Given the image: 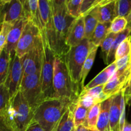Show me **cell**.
I'll return each instance as SVG.
<instances>
[{"mask_svg":"<svg viewBox=\"0 0 131 131\" xmlns=\"http://www.w3.org/2000/svg\"><path fill=\"white\" fill-rule=\"evenodd\" d=\"M23 75V57L19 58L15 55L12 60L8 74L5 83L10 93V99L12 98L19 90Z\"/></svg>","mask_w":131,"mask_h":131,"instance_id":"8fae6325","label":"cell"},{"mask_svg":"<svg viewBox=\"0 0 131 131\" xmlns=\"http://www.w3.org/2000/svg\"><path fill=\"white\" fill-rule=\"evenodd\" d=\"M89 131H97V130H90V129H89Z\"/></svg>","mask_w":131,"mask_h":131,"instance_id":"ee69618b","label":"cell"},{"mask_svg":"<svg viewBox=\"0 0 131 131\" xmlns=\"http://www.w3.org/2000/svg\"><path fill=\"white\" fill-rule=\"evenodd\" d=\"M75 131H89V129L84 125H79L78 127L75 128Z\"/></svg>","mask_w":131,"mask_h":131,"instance_id":"ab89813d","label":"cell"},{"mask_svg":"<svg viewBox=\"0 0 131 131\" xmlns=\"http://www.w3.org/2000/svg\"><path fill=\"white\" fill-rule=\"evenodd\" d=\"M116 36H117V34L113 33H109L101 45L102 59L106 65L107 63V56L110 53V49H111V46H112L113 43Z\"/></svg>","mask_w":131,"mask_h":131,"instance_id":"83f0119b","label":"cell"},{"mask_svg":"<svg viewBox=\"0 0 131 131\" xmlns=\"http://www.w3.org/2000/svg\"><path fill=\"white\" fill-rule=\"evenodd\" d=\"M27 22L28 20L24 17L20 19L14 24L8 35L6 46L4 49L10 54L12 59L15 56V51L18 42L20 40Z\"/></svg>","mask_w":131,"mask_h":131,"instance_id":"5bb4252c","label":"cell"},{"mask_svg":"<svg viewBox=\"0 0 131 131\" xmlns=\"http://www.w3.org/2000/svg\"><path fill=\"white\" fill-rule=\"evenodd\" d=\"M104 85H101L94 87V88H91V89L83 90L81 92L90 95L92 97H93L95 99L98 101L99 103H102L103 101H106V99L110 98L104 93Z\"/></svg>","mask_w":131,"mask_h":131,"instance_id":"1f68e13d","label":"cell"},{"mask_svg":"<svg viewBox=\"0 0 131 131\" xmlns=\"http://www.w3.org/2000/svg\"><path fill=\"white\" fill-rule=\"evenodd\" d=\"M93 47L90 40L84 38L79 44L70 47L63 57L72 79L79 86L83 65Z\"/></svg>","mask_w":131,"mask_h":131,"instance_id":"5b68a950","label":"cell"},{"mask_svg":"<svg viewBox=\"0 0 131 131\" xmlns=\"http://www.w3.org/2000/svg\"><path fill=\"white\" fill-rule=\"evenodd\" d=\"M44 46V56L41 71V84L42 91L44 99L52 98L54 94L53 75L54 61L55 54L50 49L46 40L42 38Z\"/></svg>","mask_w":131,"mask_h":131,"instance_id":"9c48e42d","label":"cell"},{"mask_svg":"<svg viewBox=\"0 0 131 131\" xmlns=\"http://www.w3.org/2000/svg\"><path fill=\"white\" fill-rule=\"evenodd\" d=\"M116 11L118 17H128L131 12V0H116Z\"/></svg>","mask_w":131,"mask_h":131,"instance_id":"f1b7e54d","label":"cell"},{"mask_svg":"<svg viewBox=\"0 0 131 131\" xmlns=\"http://www.w3.org/2000/svg\"><path fill=\"white\" fill-rule=\"evenodd\" d=\"M97 49H98V47H95V46L91 49L90 52L89 54H88V57H87L86 60L84 61V63L83 65L81 74L80 79V86L81 88V91L84 87V81H85L86 78L88 73L90 72L93 65Z\"/></svg>","mask_w":131,"mask_h":131,"instance_id":"cb8c5ba5","label":"cell"},{"mask_svg":"<svg viewBox=\"0 0 131 131\" xmlns=\"http://www.w3.org/2000/svg\"><path fill=\"white\" fill-rule=\"evenodd\" d=\"M99 23H111L117 17L116 0H101V3L91 10Z\"/></svg>","mask_w":131,"mask_h":131,"instance_id":"4fadbf2b","label":"cell"},{"mask_svg":"<svg viewBox=\"0 0 131 131\" xmlns=\"http://www.w3.org/2000/svg\"><path fill=\"white\" fill-rule=\"evenodd\" d=\"M0 131H12L6 124L2 115H0Z\"/></svg>","mask_w":131,"mask_h":131,"instance_id":"74e56055","label":"cell"},{"mask_svg":"<svg viewBox=\"0 0 131 131\" xmlns=\"http://www.w3.org/2000/svg\"><path fill=\"white\" fill-rule=\"evenodd\" d=\"M23 16L21 0H0V27L4 23L14 24Z\"/></svg>","mask_w":131,"mask_h":131,"instance_id":"30bf717a","label":"cell"},{"mask_svg":"<svg viewBox=\"0 0 131 131\" xmlns=\"http://www.w3.org/2000/svg\"><path fill=\"white\" fill-rule=\"evenodd\" d=\"M106 131H111V130H110V128H109V129H107V130H106Z\"/></svg>","mask_w":131,"mask_h":131,"instance_id":"f6af8a7d","label":"cell"},{"mask_svg":"<svg viewBox=\"0 0 131 131\" xmlns=\"http://www.w3.org/2000/svg\"><path fill=\"white\" fill-rule=\"evenodd\" d=\"M101 0H83L81 8V16L90 12L101 3Z\"/></svg>","mask_w":131,"mask_h":131,"instance_id":"d590c367","label":"cell"},{"mask_svg":"<svg viewBox=\"0 0 131 131\" xmlns=\"http://www.w3.org/2000/svg\"><path fill=\"white\" fill-rule=\"evenodd\" d=\"M12 60L10 54L4 49L0 54V84H5L6 81Z\"/></svg>","mask_w":131,"mask_h":131,"instance_id":"603a6c76","label":"cell"},{"mask_svg":"<svg viewBox=\"0 0 131 131\" xmlns=\"http://www.w3.org/2000/svg\"><path fill=\"white\" fill-rule=\"evenodd\" d=\"M123 131H131V124L128 122H125V125H124Z\"/></svg>","mask_w":131,"mask_h":131,"instance_id":"60d3db41","label":"cell"},{"mask_svg":"<svg viewBox=\"0 0 131 131\" xmlns=\"http://www.w3.org/2000/svg\"><path fill=\"white\" fill-rule=\"evenodd\" d=\"M125 102H126V103H127V102H129V101H130V100H131V95L129 96V97H128V98L125 99Z\"/></svg>","mask_w":131,"mask_h":131,"instance_id":"7bdbcfd3","label":"cell"},{"mask_svg":"<svg viewBox=\"0 0 131 131\" xmlns=\"http://www.w3.org/2000/svg\"><path fill=\"white\" fill-rule=\"evenodd\" d=\"M83 0H66L67 12L70 16L78 19L81 16V8Z\"/></svg>","mask_w":131,"mask_h":131,"instance_id":"f546056e","label":"cell"},{"mask_svg":"<svg viewBox=\"0 0 131 131\" xmlns=\"http://www.w3.org/2000/svg\"><path fill=\"white\" fill-rule=\"evenodd\" d=\"M131 54V35L123 41L117 49L115 54V61Z\"/></svg>","mask_w":131,"mask_h":131,"instance_id":"4dcf8cb0","label":"cell"},{"mask_svg":"<svg viewBox=\"0 0 131 131\" xmlns=\"http://www.w3.org/2000/svg\"><path fill=\"white\" fill-rule=\"evenodd\" d=\"M13 26L14 24L10 23H4L0 27V54L6 46L8 35Z\"/></svg>","mask_w":131,"mask_h":131,"instance_id":"e575fe53","label":"cell"},{"mask_svg":"<svg viewBox=\"0 0 131 131\" xmlns=\"http://www.w3.org/2000/svg\"><path fill=\"white\" fill-rule=\"evenodd\" d=\"M124 90H125V99H127L131 95V76Z\"/></svg>","mask_w":131,"mask_h":131,"instance_id":"f35d334b","label":"cell"},{"mask_svg":"<svg viewBox=\"0 0 131 131\" xmlns=\"http://www.w3.org/2000/svg\"><path fill=\"white\" fill-rule=\"evenodd\" d=\"M112 97L101 103V112L97 125V131H106L109 129L110 107L112 102Z\"/></svg>","mask_w":131,"mask_h":131,"instance_id":"ffe728a7","label":"cell"},{"mask_svg":"<svg viewBox=\"0 0 131 131\" xmlns=\"http://www.w3.org/2000/svg\"><path fill=\"white\" fill-rule=\"evenodd\" d=\"M111 23H99L95 29L92 37L90 38V42L95 47H99L110 32Z\"/></svg>","mask_w":131,"mask_h":131,"instance_id":"44dd1931","label":"cell"},{"mask_svg":"<svg viewBox=\"0 0 131 131\" xmlns=\"http://www.w3.org/2000/svg\"><path fill=\"white\" fill-rule=\"evenodd\" d=\"M10 100V93L5 84H0V115L3 114Z\"/></svg>","mask_w":131,"mask_h":131,"instance_id":"836d02e7","label":"cell"},{"mask_svg":"<svg viewBox=\"0 0 131 131\" xmlns=\"http://www.w3.org/2000/svg\"><path fill=\"white\" fill-rule=\"evenodd\" d=\"M130 35L131 29L128 27H127L125 29H124L123 31L118 33L117 36L116 37L113 43L111 48L110 49V53H109L108 56H107L106 65H109L112 63H113L114 61H115V54H116V50L118 48L119 46L121 44L122 42L125 40Z\"/></svg>","mask_w":131,"mask_h":131,"instance_id":"7402d4cb","label":"cell"},{"mask_svg":"<svg viewBox=\"0 0 131 131\" xmlns=\"http://www.w3.org/2000/svg\"><path fill=\"white\" fill-rule=\"evenodd\" d=\"M127 22H128L127 27L131 29V12L130 14L129 15V16H128V17L127 18Z\"/></svg>","mask_w":131,"mask_h":131,"instance_id":"b9f144b4","label":"cell"},{"mask_svg":"<svg viewBox=\"0 0 131 131\" xmlns=\"http://www.w3.org/2000/svg\"><path fill=\"white\" fill-rule=\"evenodd\" d=\"M73 131H75V129H74V130H73Z\"/></svg>","mask_w":131,"mask_h":131,"instance_id":"bcb514c9","label":"cell"},{"mask_svg":"<svg viewBox=\"0 0 131 131\" xmlns=\"http://www.w3.org/2000/svg\"><path fill=\"white\" fill-rule=\"evenodd\" d=\"M2 115L12 130L26 131L33 122L34 112L19 90L10 99Z\"/></svg>","mask_w":131,"mask_h":131,"instance_id":"6da1fadb","label":"cell"},{"mask_svg":"<svg viewBox=\"0 0 131 131\" xmlns=\"http://www.w3.org/2000/svg\"><path fill=\"white\" fill-rule=\"evenodd\" d=\"M19 91L34 112L37 106L45 99L42 91L41 71L23 78Z\"/></svg>","mask_w":131,"mask_h":131,"instance_id":"8992f818","label":"cell"},{"mask_svg":"<svg viewBox=\"0 0 131 131\" xmlns=\"http://www.w3.org/2000/svg\"><path fill=\"white\" fill-rule=\"evenodd\" d=\"M73 102L65 99H46L35 110L33 121L45 131H52Z\"/></svg>","mask_w":131,"mask_h":131,"instance_id":"7a4b0ae2","label":"cell"},{"mask_svg":"<svg viewBox=\"0 0 131 131\" xmlns=\"http://www.w3.org/2000/svg\"><path fill=\"white\" fill-rule=\"evenodd\" d=\"M84 38V17L75 19L71 24L67 33L66 44L69 49L79 44Z\"/></svg>","mask_w":131,"mask_h":131,"instance_id":"2e32d148","label":"cell"},{"mask_svg":"<svg viewBox=\"0 0 131 131\" xmlns=\"http://www.w3.org/2000/svg\"><path fill=\"white\" fill-rule=\"evenodd\" d=\"M26 131H45L43 128L36 122L33 121L29 125Z\"/></svg>","mask_w":131,"mask_h":131,"instance_id":"8d00e7d4","label":"cell"},{"mask_svg":"<svg viewBox=\"0 0 131 131\" xmlns=\"http://www.w3.org/2000/svg\"><path fill=\"white\" fill-rule=\"evenodd\" d=\"M44 56V46L41 34L33 47L23 57V78L42 71Z\"/></svg>","mask_w":131,"mask_h":131,"instance_id":"ba28073f","label":"cell"},{"mask_svg":"<svg viewBox=\"0 0 131 131\" xmlns=\"http://www.w3.org/2000/svg\"><path fill=\"white\" fill-rule=\"evenodd\" d=\"M49 1L57 38V54L56 56L63 58L69 50L66 44L67 33L75 19L68 14L66 0H49Z\"/></svg>","mask_w":131,"mask_h":131,"instance_id":"277c9868","label":"cell"},{"mask_svg":"<svg viewBox=\"0 0 131 131\" xmlns=\"http://www.w3.org/2000/svg\"><path fill=\"white\" fill-rule=\"evenodd\" d=\"M22 1V0H21ZM23 16L32 22L43 34V23L38 8V0H23Z\"/></svg>","mask_w":131,"mask_h":131,"instance_id":"9a60e30c","label":"cell"},{"mask_svg":"<svg viewBox=\"0 0 131 131\" xmlns=\"http://www.w3.org/2000/svg\"><path fill=\"white\" fill-rule=\"evenodd\" d=\"M101 103H98L88 110L86 122L84 125L88 129L97 130V125L101 112Z\"/></svg>","mask_w":131,"mask_h":131,"instance_id":"d4e9b609","label":"cell"},{"mask_svg":"<svg viewBox=\"0 0 131 131\" xmlns=\"http://www.w3.org/2000/svg\"><path fill=\"white\" fill-rule=\"evenodd\" d=\"M88 109L75 102V106L74 108V121L75 128L79 125H84L86 122L87 115H88Z\"/></svg>","mask_w":131,"mask_h":131,"instance_id":"4316f807","label":"cell"},{"mask_svg":"<svg viewBox=\"0 0 131 131\" xmlns=\"http://www.w3.org/2000/svg\"><path fill=\"white\" fill-rule=\"evenodd\" d=\"M79 86L72 79L63 58L55 56L52 98L65 99L75 102L80 94Z\"/></svg>","mask_w":131,"mask_h":131,"instance_id":"3957f363","label":"cell"},{"mask_svg":"<svg viewBox=\"0 0 131 131\" xmlns=\"http://www.w3.org/2000/svg\"><path fill=\"white\" fill-rule=\"evenodd\" d=\"M41 34L40 29L32 22L28 20L17 46L15 55L23 58Z\"/></svg>","mask_w":131,"mask_h":131,"instance_id":"7c38bea8","label":"cell"},{"mask_svg":"<svg viewBox=\"0 0 131 131\" xmlns=\"http://www.w3.org/2000/svg\"><path fill=\"white\" fill-rule=\"evenodd\" d=\"M127 24L128 22L127 19L117 17L111 23L109 32L118 34L125 29V28L127 27Z\"/></svg>","mask_w":131,"mask_h":131,"instance_id":"d6a6232c","label":"cell"},{"mask_svg":"<svg viewBox=\"0 0 131 131\" xmlns=\"http://www.w3.org/2000/svg\"><path fill=\"white\" fill-rule=\"evenodd\" d=\"M82 16L84 17V38L90 39L99 22L91 11Z\"/></svg>","mask_w":131,"mask_h":131,"instance_id":"484cf974","label":"cell"},{"mask_svg":"<svg viewBox=\"0 0 131 131\" xmlns=\"http://www.w3.org/2000/svg\"><path fill=\"white\" fill-rule=\"evenodd\" d=\"M116 70V61H114L110 65H107V67L105 68L98 75H96V77H95L88 84H86L83 90H88L99 86L105 85L110 81Z\"/></svg>","mask_w":131,"mask_h":131,"instance_id":"ac0fdd59","label":"cell"},{"mask_svg":"<svg viewBox=\"0 0 131 131\" xmlns=\"http://www.w3.org/2000/svg\"><path fill=\"white\" fill-rule=\"evenodd\" d=\"M38 8L43 23V34H41L55 56L57 54V38L49 0H38Z\"/></svg>","mask_w":131,"mask_h":131,"instance_id":"52a82bcc","label":"cell"},{"mask_svg":"<svg viewBox=\"0 0 131 131\" xmlns=\"http://www.w3.org/2000/svg\"><path fill=\"white\" fill-rule=\"evenodd\" d=\"M76 102V101H75ZM75 102H73L67 110L58 124L52 131H73L75 129L74 121V108Z\"/></svg>","mask_w":131,"mask_h":131,"instance_id":"d6986e66","label":"cell"},{"mask_svg":"<svg viewBox=\"0 0 131 131\" xmlns=\"http://www.w3.org/2000/svg\"><path fill=\"white\" fill-rule=\"evenodd\" d=\"M123 90L112 97L110 113L109 128L111 131H119V122L120 118V106Z\"/></svg>","mask_w":131,"mask_h":131,"instance_id":"e0dca14e","label":"cell"}]
</instances>
